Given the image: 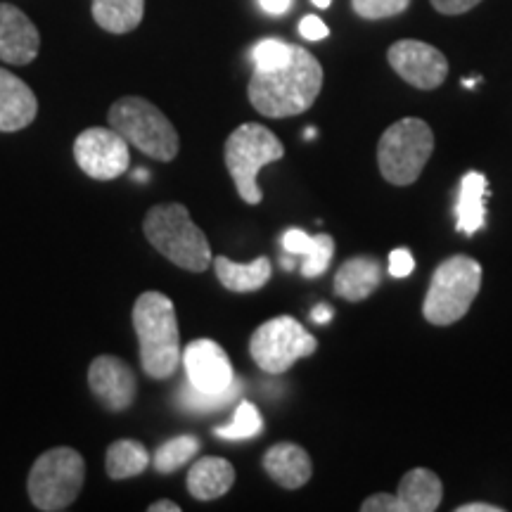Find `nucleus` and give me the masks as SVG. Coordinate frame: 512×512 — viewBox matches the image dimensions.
Instances as JSON below:
<instances>
[{
	"label": "nucleus",
	"mask_w": 512,
	"mask_h": 512,
	"mask_svg": "<svg viewBox=\"0 0 512 512\" xmlns=\"http://www.w3.org/2000/svg\"><path fill=\"white\" fill-rule=\"evenodd\" d=\"M323 88V67L306 48L292 46L290 60L273 69H254L249 102L264 117L285 119L309 110Z\"/></svg>",
	"instance_id": "obj_1"
},
{
	"label": "nucleus",
	"mask_w": 512,
	"mask_h": 512,
	"mask_svg": "<svg viewBox=\"0 0 512 512\" xmlns=\"http://www.w3.org/2000/svg\"><path fill=\"white\" fill-rule=\"evenodd\" d=\"M133 328L145 373L155 380L174 375L183 356L174 302L162 292H143L133 306Z\"/></svg>",
	"instance_id": "obj_2"
},
{
	"label": "nucleus",
	"mask_w": 512,
	"mask_h": 512,
	"mask_svg": "<svg viewBox=\"0 0 512 512\" xmlns=\"http://www.w3.org/2000/svg\"><path fill=\"white\" fill-rule=\"evenodd\" d=\"M145 238L162 252L171 264L185 271L202 273L211 264V247L207 235L190 219L183 204H157L145 214Z\"/></svg>",
	"instance_id": "obj_3"
},
{
	"label": "nucleus",
	"mask_w": 512,
	"mask_h": 512,
	"mask_svg": "<svg viewBox=\"0 0 512 512\" xmlns=\"http://www.w3.org/2000/svg\"><path fill=\"white\" fill-rule=\"evenodd\" d=\"M479 287H482V266L472 256H448L432 275L422 316L432 325L458 323L470 311Z\"/></svg>",
	"instance_id": "obj_4"
},
{
	"label": "nucleus",
	"mask_w": 512,
	"mask_h": 512,
	"mask_svg": "<svg viewBox=\"0 0 512 512\" xmlns=\"http://www.w3.org/2000/svg\"><path fill=\"white\" fill-rule=\"evenodd\" d=\"M110 126L126 140L157 162H171L178 155V133L174 124L150 100L128 95L110 107Z\"/></svg>",
	"instance_id": "obj_5"
},
{
	"label": "nucleus",
	"mask_w": 512,
	"mask_h": 512,
	"mask_svg": "<svg viewBox=\"0 0 512 512\" xmlns=\"http://www.w3.org/2000/svg\"><path fill=\"white\" fill-rule=\"evenodd\" d=\"M223 157H226V166L242 200L247 204H259L264 200V192L256 183V176L264 166L283 159L285 147L273 131L249 121V124H242L230 133Z\"/></svg>",
	"instance_id": "obj_6"
},
{
	"label": "nucleus",
	"mask_w": 512,
	"mask_h": 512,
	"mask_svg": "<svg viewBox=\"0 0 512 512\" xmlns=\"http://www.w3.org/2000/svg\"><path fill=\"white\" fill-rule=\"evenodd\" d=\"M434 152V133L422 119L406 117L382 133L377 143V164L384 181L411 185L420 178Z\"/></svg>",
	"instance_id": "obj_7"
},
{
	"label": "nucleus",
	"mask_w": 512,
	"mask_h": 512,
	"mask_svg": "<svg viewBox=\"0 0 512 512\" xmlns=\"http://www.w3.org/2000/svg\"><path fill=\"white\" fill-rule=\"evenodd\" d=\"M83 479H86V463L74 448L60 446L46 451L36 460L29 472V498L38 510L60 512L79 496Z\"/></svg>",
	"instance_id": "obj_8"
},
{
	"label": "nucleus",
	"mask_w": 512,
	"mask_h": 512,
	"mask_svg": "<svg viewBox=\"0 0 512 512\" xmlns=\"http://www.w3.org/2000/svg\"><path fill=\"white\" fill-rule=\"evenodd\" d=\"M316 349V337L292 316L266 320L249 339V354L254 363L271 375L285 373L299 358L311 356Z\"/></svg>",
	"instance_id": "obj_9"
},
{
	"label": "nucleus",
	"mask_w": 512,
	"mask_h": 512,
	"mask_svg": "<svg viewBox=\"0 0 512 512\" xmlns=\"http://www.w3.org/2000/svg\"><path fill=\"white\" fill-rule=\"evenodd\" d=\"M74 159L86 176L95 181H112L128 171L131 152H128L126 140L112 126H95L86 128L74 140Z\"/></svg>",
	"instance_id": "obj_10"
},
{
	"label": "nucleus",
	"mask_w": 512,
	"mask_h": 512,
	"mask_svg": "<svg viewBox=\"0 0 512 512\" xmlns=\"http://www.w3.org/2000/svg\"><path fill=\"white\" fill-rule=\"evenodd\" d=\"M387 60L403 81L420 91H434L448 76V60L430 43L403 38L389 48Z\"/></svg>",
	"instance_id": "obj_11"
},
{
	"label": "nucleus",
	"mask_w": 512,
	"mask_h": 512,
	"mask_svg": "<svg viewBox=\"0 0 512 512\" xmlns=\"http://www.w3.org/2000/svg\"><path fill=\"white\" fill-rule=\"evenodd\" d=\"M185 380L200 392H221L235 382L230 358L214 339H195L183 349Z\"/></svg>",
	"instance_id": "obj_12"
},
{
	"label": "nucleus",
	"mask_w": 512,
	"mask_h": 512,
	"mask_svg": "<svg viewBox=\"0 0 512 512\" xmlns=\"http://www.w3.org/2000/svg\"><path fill=\"white\" fill-rule=\"evenodd\" d=\"M91 392L107 411H126L136 401V375L117 356H98L88 368Z\"/></svg>",
	"instance_id": "obj_13"
},
{
	"label": "nucleus",
	"mask_w": 512,
	"mask_h": 512,
	"mask_svg": "<svg viewBox=\"0 0 512 512\" xmlns=\"http://www.w3.org/2000/svg\"><path fill=\"white\" fill-rule=\"evenodd\" d=\"M41 50L36 24L10 3H0V60L8 64H29Z\"/></svg>",
	"instance_id": "obj_14"
},
{
	"label": "nucleus",
	"mask_w": 512,
	"mask_h": 512,
	"mask_svg": "<svg viewBox=\"0 0 512 512\" xmlns=\"http://www.w3.org/2000/svg\"><path fill=\"white\" fill-rule=\"evenodd\" d=\"M36 114L38 100L34 91L8 69H0V131H22L36 119Z\"/></svg>",
	"instance_id": "obj_15"
},
{
	"label": "nucleus",
	"mask_w": 512,
	"mask_h": 512,
	"mask_svg": "<svg viewBox=\"0 0 512 512\" xmlns=\"http://www.w3.org/2000/svg\"><path fill=\"white\" fill-rule=\"evenodd\" d=\"M264 470L283 489H302L313 475L309 453L302 446L290 444V441L268 448L264 456Z\"/></svg>",
	"instance_id": "obj_16"
},
{
	"label": "nucleus",
	"mask_w": 512,
	"mask_h": 512,
	"mask_svg": "<svg viewBox=\"0 0 512 512\" xmlns=\"http://www.w3.org/2000/svg\"><path fill=\"white\" fill-rule=\"evenodd\" d=\"M382 268L373 256L347 259L335 275V294L347 302H363L380 287Z\"/></svg>",
	"instance_id": "obj_17"
},
{
	"label": "nucleus",
	"mask_w": 512,
	"mask_h": 512,
	"mask_svg": "<svg viewBox=\"0 0 512 512\" xmlns=\"http://www.w3.org/2000/svg\"><path fill=\"white\" fill-rule=\"evenodd\" d=\"M486 197H489V181L479 171L463 176L456 202V230L463 235H475L486 223Z\"/></svg>",
	"instance_id": "obj_18"
},
{
	"label": "nucleus",
	"mask_w": 512,
	"mask_h": 512,
	"mask_svg": "<svg viewBox=\"0 0 512 512\" xmlns=\"http://www.w3.org/2000/svg\"><path fill=\"white\" fill-rule=\"evenodd\" d=\"M283 247L287 254L302 256L304 278H318L328 271L332 254H335V240L330 235H309L299 228H290L283 235Z\"/></svg>",
	"instance_id": "obj_19"
},
{
	"label": "nucleus",
	"mask_w": 512,
	"mask_h": 512,
	"mask_svg": "<svg viewBox=\"0 0 512 512\" xmlns=\"http://www.w3.org/2000/svg\"><path fill=\"white\" fill-rule=\"evenodd\" d=\"M233 484L235 470L223 458H202L188 472V491L197 501H214V498L226 496L233 489Z\"/></svg>",
	"instance_id": "obj_20"
},
{
	"label": "nucleus",
	"mask_w": 512,
	"mask_h": 512,
	"mask_svg": "<svg viewBox=\"0 0 512 512\" xmlns=\"http://www.w3.org/2000/svg\"><path fill=\"white\" fill-rule=\"evenodd\" d=\"M396 496L403 503V512H434L441 505L444 486H441V479L432 470L415 467V470L403 475Z\"/></svg>",
	"instance_id": "obj_21"
},
{
	"label": "nucleus",
	"mask_w": 512,
	"mask_h": 512,
	"mask_svg": "<svg viewBox=\"0 0 512 512\" xmlns=\"http://www.w3.org/2000/svg\"><path fill=\"white\" fill-rule=\"evenodd\" d=\"M214 268L221 285L230 292H256L271 280V261L266 256H256L252 264H235L228 256H216Z\"/></svg>",
	"instance_id": "obj_22"
},
{
	"label": "nucleus",
	"mask_w": 512,
	"mask_h": 512,
	"mask_svg": "<svg viewBox=\"0 0 512 512\" xmlns=\"http://www.w3.org/2000/svg\"><path fill=\"white\" fill-rule=\"evenodd\" d=\"M93 19L110 34H128L138 29L145 15V0H91Z\"/></svg>",
	"instance_id": "obj_23"
},
{
	"label": "nucleus",
	"mask_w": 512,
	"mask_h": 512,
	"mask_svg": "<svg viewBox=\"0 0 512 512\" xmlns=\"http://www.w3.org/2000/svg\"><path fill=\"white\" fill-rule=\"evenodd\" d=\"M105 467L112 479L138 477L150 467V453L136 439H119L107 448Z\"/></svg>",
	"instance_id": "obj_24"
},
{
	"label": "nucleus",
	"mask_w": 512,
	"mask_h": 512,
	"mask_svg": "<svg viewBox=\"0 0 512 512\" xmlns=\"http://www.w3.org/2000/svg\"><path fill=\"white\" fill-rule=\"evenodd\" d=\"M242 389H245V384L238 377H235V382L230 387L221 389V392H200V389L185 382V387L178 389V403H181L185 411L192 413H216L238 399Z\"/></svg>",
	"instance_id": "obj_25"
},
{
	"label": "nucleus",
	"mask_w": 512,
	"mask_h": 512,
	"mask_svg": "<svg viewBox=\"0 0 512 512\" xmlns=\"http://www.w3.org/2000/svg\"><path fill=\"white\" fill-rule=\"evenodd\" d=\"M197 451H200V439L192 437V434H183V437L169 439L166 444L159 446L155 458H152V465L162 475H169V472L181 470L185 463H190L197 456Z\"/></svg>",
	"instance_id": "obj_26"
},
{
	"label": "nucleus",
	"mask_w": 512,
	"mask_h": 512,
	"mask_svg": "<svg viewBox=\"0 0 512 512\" xmlns=\"http://www.w3.org/2000/svg\"><path fill=\"white\" fill-rule=\"evenodd\" d=\"M261 430H264V420H261L259 408H256L254 403L242 401L238 411H235L233 422H230V425L216 427L214 434L228 441H245V439H254L256 434H261Z\"/></svg>",
	"instance_id": "obj_27"
},
{
	"label": "nucleus",
	"mask_w": 512,
	"mask_h": 512,
	"mask_svg": "<svg viewBox=\"0 0 512 512\" xmlns=\"http://www.w3.org/2000/svg\"><path fill=\"white\" fill-rule=\"evenodd\" d=\"M249 55H252L254 69H273L290 60L292 46L280 38H264V41L256 43Z\"/></svg>",
	"instance_id": "obj_28"
},
{
	"label": "nucleus",
	"mask_w": 512,
	"mask_h": 512,
	"mask_svg": "<svg viewBox=\"0 0 512 512\" xmlns=\"http://www.w3.org/2000/svg\"><path fill=\"white\" fill-rule=\"evenodd\" d=\"M411 0H351V8L363 19H389L408 10Z\"/></svg>",
	"instance_id": "obj_29"
},
{
	"label": "nucleus",
	"mask_w": 512,
	"mask_h": 512,
	"mask_svg": "<svg viewBox=\"0 0 512 512\" xmlns=\"http://www.w3.org/2000/svg\"><path fill=\"white\" fill-rule=\"evenodd\" d=\"M363 512H403V503L399 501V496L392 494H375L368 496L366 501L361 503Z\"/></svg>",
	"instance_id": "obj_30"
},
{
	"label": "nucleus",
	"mask_w": 512,
	"mask_h": 512,
	"mask_svg": "<svg viewBox=\"0 0 512 512\" xmlns=\"http://www.w3.org/2000/svg\"><path fill=\"white\" fill-rule=\"evenodd\" d=\"M413 268H415V259L408 249L401 247L389 254V273H392L394 278H408V275L413 273Z\"/></svg>",
	"instance_id": "obj_31"
},
{
	"label": "nucleus",
	"mask_w": 512,
	"mask_h": 512,
	"mask_svg": "<svg viewBox=\"0 0 512 512\" xmlns=\"http://www.w3.org/2000/svg\"><path fill=\"white\" fill-rule=\"evenodd\" d=\"M299 34H302L306 41H323V38L330 36V29L320 17L306 15L302 22H299Z\"/></svg>",
	"instance_id": "obj_32"
},
{
	"label": "nucleus",
	"mask_w": 512,
	"mask_h": 512,
	"mask_svg": "<svg viewBox=\"0 0 512 512\" xmlns=\"http://www.w3.org/2000/svg\"><path fill=\"white\" fill-rule=\"evenodd\" d=\"M482 0H432V8L441 12V15H465L467 10H472Z\"/></svg>",
	"instance_id": "obj_33"
},
{
	"label": "nucleus",
	"mask_w": 512,
	"mask_h": 512,
	"mask_svg": "<svg viewBox=\"0 0 512 512\" xmlns=\"http://www.w3.org/2000/svg\"><path fill=\"white\" fill-rule=\"evenodd\" d=\"M292 3L294 0H259L261 10H264L266 15H273V17H280V15H285V12H290Z\"/></svg>",
	"instance_id": "obj_34"
},
{
	"label": "nucleus",
	"mask_w": 512,
	"mask_h": 512,
	"mask_svg": "<svg viewBox=\"0 0 512 512\" xmlns=\"http://www.w3.org/2000/svg\"><path fill=\"white\" fill-rule=\"evenodd\" d=\"M311 320H313V323H318V325L330 323V320H332V309H330L328 304H318L316 309L311 311Z\"/></svg>",
	"instance_id": "obj_35"
},
{
	"label": "nucleus",
	"mask_w": 512,
	"mask_h": 512,
	"mask_svg": "<svg viewBox=\"0 0 512 512\" xmlns=\"http://www.w3.org/2000/svg\"><path fill=\"white\" fill-rule=\"evenodd\" d=\"M458 512H503V508H498L494 503H467L460 505Z\"/></svg>",
	"instance_id": "obj_36"
},
{
	"label": "nucleus",
	"mask_w": 512,
	"mask_h": 512,
	"mask_svg": "<svg viewBox=\"0 0 512 512\" xmlns=\"http://www.w3.org/2000/svg\"><path fill=\"white\" fill-rule=\"evenodd\" d=\"M147 510L150 512H181V505L174 501H157V503H152Z\"/></svg>",
	"instance_id": "obj_37"
},
{
	"label": "nucleus",
	"mask_w": 512,
	"mask_h": 512,
	"mask_svg": "<svg viewBox=\"0 0 512 512\" xmlns=\"http://www.w3.org/2000/svg\"><path fill=\"white\" fill-rule=\"evenodd\" d=\"M280 264H283V268H287V271H292V268H294V254L283 256V261H280Z\"/></svg>",
	"instance_id": "obj_38"
},
{
	"label": "nucleus",
	"mask_w": 512,
	"mask_h": 512,
	"mask_svg": "<svg viewBox=\"0 0 512 512\" xmlns=\"http://www.w3.org/2000/svg\"><path fill=\"white\" fill-rule=\"evenodd\" d=\"M313 5H316V8H323V10H328L330 8V3L332 0H311Z\"/></svg>",
	"instance_id": "obj_39"
},
{
	"label": "nucleus",
	"mask_w": 512,
	"mask_h": 512,
	"mask_svg": "<svg viewBox=\"0 0 512 512\" xmlns=\"http://www.w3.org/2000/svg\"><path fill=\"white\" fill-rule=\"evenodd\" d=\"M133 176H136L138 181H147V176H150V174H147L145 169H138V171H133Z\"/></svg>",
	"instance_id": "obj_40"
},
{
	"label": "nucleus",
	"mask_w": 512,
	"mask_h": 512,
	"mask_svg": "<svg viewBox=\"0 0 512 512\" xmlns=\"http://www.w3.org/2000/svg\"><path fill=\"white\" fill-rule=\"evenodd\" d=\"M304 138H306V140H313V138H316V128H306V131H304Z\"/></svg>",
	"instance_id": "obj_41"
},
{
	"label": "nucleus",
	"mask_w": 512,
	"mask_h": 512,
	"mask_svg": "<svg viewBox=\"0 0 512 512\" xmlns=\"http://www.w3.org/2000/svg\"><path fill=\"white\" fill-rule=\"evenodd\" d=\"M463 86H465V88H475V81H472V79H465V81H463Z\"/></svg>",
	"instance_id": "obj_42"
}]
</instances>
